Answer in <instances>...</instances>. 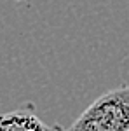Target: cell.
I'll return each instance as SVG.
<instances>
[{
    "instance_id": "1",
    "label": "cell",
    "mask_w": 129,
    "mask_h": 131,
    "mask_svg": "<svg viewBox=\"0 0 129 131\" xmlns=\"http://www.w3.org/2000/svg\"><path fill=\"white\" fill-rule=\"evenodd\" d=\"M65 131H129V86L98 96Z\"/></svg>"
},
{
    "instance_id": "2",
    "label": "cell",
    "mask_w": 129,
    "mask_h": 131,
    "mask_svg": "<svg viewBox=\"0 0 129 131\" xmlns=\"http://www.w3.org/2000/svg\"><path fill=\"white\" fill-rule=\"evenodd\" d=\"M0 131H65L60 126H51L35 114L31 105L0 115Z\"/></svg>"
}]
</instances>
